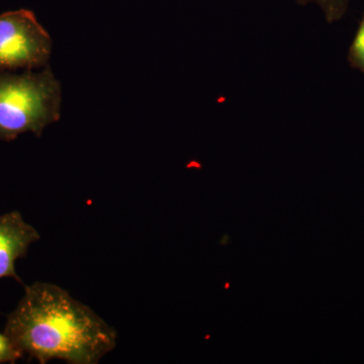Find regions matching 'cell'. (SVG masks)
<instances>
[{
	"label": "cell",
	"instance_id": "7a4b0ae2",
	"mask_svg": "<svg viewBox=\"0 0 364 364\" xmlns=\"http://www.w3.org/2000/svg\"><path fill=\"white\" fill-rule=\"evenodd\" d=\"M61 100V85L49 66L41 72H0V140L9 142L26 132L40 136L58 121Z\"/></svg>",
	"mask_w": 364,
	"mask_h": 364
},
{
	"label": "cell",
	"instance_id": "52a82bcc",
	"mask_svg": "<svg viewBox=\"0 0 364 364\" xmlns=\"http://www.w3.org/2000/svg\"><path fill=\"white\" fill-rule=\"evenodd\" d=\"M23 355L6 333L0 332V364L16 363Z\"/></svg>",
	"mask_w": 364,
	"mask_h": 364
},
{
	"label": "cell",
	"instance_id": "277c9868",
	"mask_svg": "<svg viewBox=\"0 0 364 364\" xmlns=\"http://www.w3.org/2000/svg\"><path fill=\"white\" fill-rule=\"evenodd\" d=\"M40 239L38 230L18 210L0 215V279L9 277L23 282L16 273V261L26 257L31 245Z\"/></svg>",
	"mask_w": 364,
	"mask_h": 364
},
{
	"label": "cell",
	"instance_id": "8992f818",
	"mask_svg": "<svg viewBox=\"0 0 364 364\" xmlns=\"http://www.w3.org/2000/svg\"><path fill=\"white\" fill-rule=\"evenodd\" d=\"M347 59L352 68L358 69L364 73V13L349 48Z\"/></svg>",
	"mask_w": 364,
	"mask_h": 364
},
{
	"label": "cell",
	"instance_id": "3957f363",
	"mask_svg": "<svg viewBox=\"0 0 364 364\" xmlns=\"http://www.w3.org/2000/svg\"><path fill=\"white\" fill-rule=\"evenodd\" d=\"M51 53V37L33 11L0 14V72L47 66Z\"/></svg>",
	"mask_w": 364,
	"mask_h": 364
},
{
	"label": "cell",
	"instance_id": "5b68a950",
	"mask_svg": "<svg viewBox=\"0 0 364 364\" xmlns=\"http://www.w3.org/2000/svg\"><path fill=\"white\" fill-rule=\"evenodd\" d=\"M301 6L314 4H318L324 13L326 21L329 23L341 20L348 9L349 0H296Z\"/></svg>",
	"mask_w": 364,
	"mask_h": 364
},
{
	"label": "cell",
	"instance_id": "6da1fadb",
	"mask_svg": "<svg viewBox=\"0 0 364 364\" xmlns=\"http://www.w3.org/2000/svg\"><path fill=\"white\" fill-rule=\"evenodd\" d=\"M4 333L23 356L45 364H97L114 350L117 333L90 306L51 282H36L7 316Z\"/></svg>",
	"mask_w": 364,
	"mask_h": 364
}]
</instances>
